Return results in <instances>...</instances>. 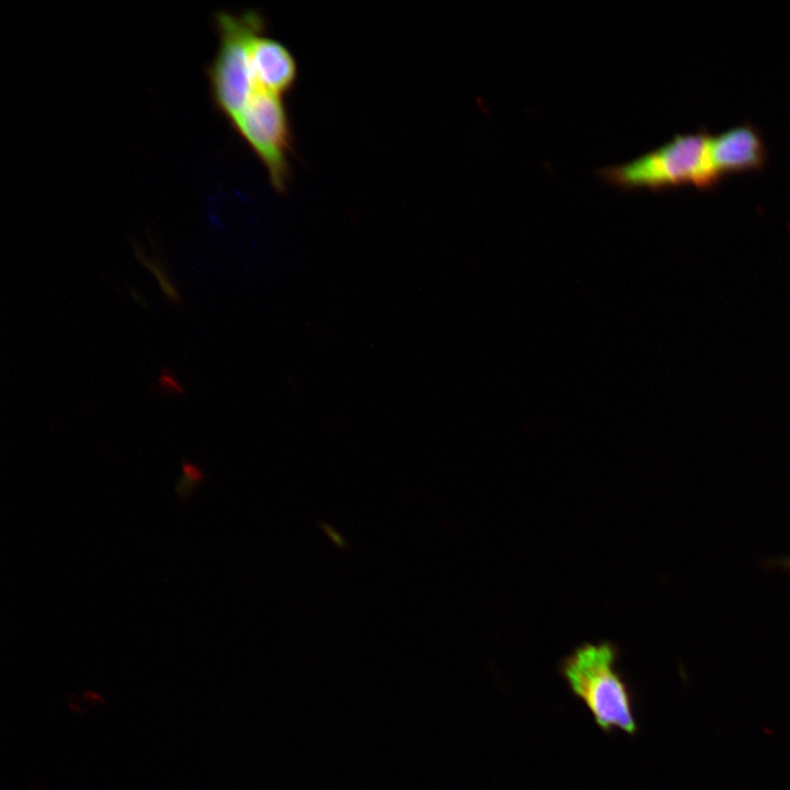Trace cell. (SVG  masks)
Listing matches in <instances>:
<instances>
[{
    "mask_svg": "<svg viewBox=\"0 0 790 790\" xmlns=\"http://www.w3.org/2000/svg\"><path fill=\"white\" fill-rule=\"evenodd\" d=\"M620 653L610 641L584 642L565 656L560 673L571 693L590 712L605 734L635 735L634 695L618 666Z\"/></svg>",
    "mask_w": 790,
    "mask_h": 790,
    "instance_id": "obj_1",
    "label": "cell"
},
{
    "mask_svg": "<svg viewBox=\"0 0 790 790\" xmlns=\"http://www.w3.org/2000/svg\"><path fill=\"white\" fill-rule=\"evenodd\" d=\"M218 49L207 70L213 101L232 123L244 110L257 87L250 63L253 37L267 32L263 15L256 10L215 14Z\"/></svg>",
    "mask_w": 790,
    "mask_h": 790,
    "instance_id": "obj_3",
    "label": "cell"
},
{
    "mask_svg": "<svg viewBox=\"0 0 790 790\" xmlns=\"http://www.w3.org/2000/svg\"><path fill=\"white\" fill-rule=\"evenodd\" d=\"M230 124L266 168L273 189L284 193L293 134L282 97L257 90Z\"/></svg>",
    "mask_w": 790,
    "mask_h": 790,
    "instance_id": "obj_4",
    "label": "cell"
},
{
    "mask_svg": "<svg viewBox=\"0 0 790 790\" xmlns=\"http://www.w3.org/2000/svg\"><path fill=\"white\" fill-rule=\"evenodd\" d=\"M711 136L706 129L677 134L629 162L601 167L597 172L605 182L625 190H663L679 185L712 189L722 177L711 159Z\"/></svg>",
    "mask_w": 790,
    "mask_h": 790,
    "instance_id": "obj_2",
    "label": "cell"
},
{
    "mask_svg": "<svg viewBox=\"0 0 790 790\" xmlns=\"http://www.w3.org/2000/svg\"><path fill=\"white\" fill-rule=\"evenodd\" d=\"M142 262L150 269V271L154 273V275L159 281L161 290L165 292V294L173 302H179L180 296L178 292L174 290L172 284L169 282V280L166 276V273L157 266L151 262H148L146 259L140 257Z\"/></svg>",
    "mask_w": 790,
    "mask_h": 790,
    "instance_id": "obj_7",
    "label": "cell"
},
{
    "mask_svg": "<svg viewBox=\"0 0 790 790\" xmlns=\"http://www.w3.org/2000/svg\"><path fill=\"white\" fill-rule=\"evenodd\" d=\"M759 567L766 572H783L790 574V554L764 560Z\"/></svg>",
    "mask_w": 790,
    "mask_h": 790,
    "instance_id": "obj_8",
    "label": "cell"
},
{
    "mask_svg": "<svg viewBox=\"0 0 790 790\" xmlns=\"http://www.w3.org/2000/svg\"><path fill=\"white\" fill-rule=\"evenodd\" d=\"M711 159L721 177L727 173L756 171L767 162V148L759 129L742 123L711 136Z\"/></svg>",
    "mask_w": 790,
    "mask_h": 790,
    "instance_id": "obj_5",
    "label": "cell"
},
{
    "mask_svg": "<svg viewBox=\"0 0 790 790\" xmlns=\"http://www.w3.org/2000/svg\"><path fill=\"white\" fill-rule=\"evenodd\" d=\"M160 385L167 393H183V388L169 370L162 371Z\"/></svg>",
    "mask_w": 790,
    "mask_h": 790,
    "instance_id": "obj_11",
    "label": "cell"
},
{
    "mask_svg": "<svg viewBox=\"0 0 790 790\" xmlns=\"http://www.w3.org/2000/svg\"><path fill=\"white\" fill-rule=\"evenodd\" d=\"M319 527L338 549L346 550L349 548L346 538L335 527L327 522H319Z\"/></svg>",
    "mask_w": 790,
    "mask_h": 790,
    "instance_id": "obj_9",
    "label": "cell"
},
{
    "mask_svg": "<svg viewBox=\"0 0 790 790\" xmlns=\"http://www.w3.org/2000/svg\"><path fill=\"white\" fill-rule=\"evenodd\" d=\"M181 470H182V475H185L199 483H202L204 479L203 470L199 465H196L192 462L184 460L182 462Z\"/></svg>",
    "mask_w": 790,
    "mask_h": 790,
    "instance_id": "obj_12",
    "label": "cell"
},
{
    "mask_svg": "<svg viewBox=\"0 0 790 790\" xmlns=\"http://www.w3.org/2000/svg\"><path fill=\"white\" fill-rule=\"evenodd\" d=\"M250 63L257 90L279 97L290 92L297 80V64L290 49L267 32L253 37Z\"/></svg>",
    "mask_w": 790,
    "mask_h": 790,
    "instance_id": "obj_6",
    "label": "cell"
},
{
    "mask_svg": "<svg viewBox=\"0 0 790 790\" xmlns=\"http://www.w3.org/2000/svg\"><path fill=\"white\" fill-rule=\"evenodd\" d=\"M199 485V482L185 475H181L176 484V492L180 498L187 499L194 493Z\"/></svg>",
    "mask_w": 790,
    "mask_h": 790,
    "instance_id": "obj_10",
    "label": "cell"
}]
</instances>
